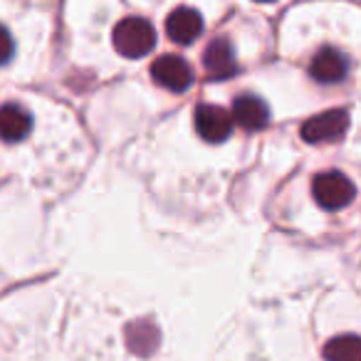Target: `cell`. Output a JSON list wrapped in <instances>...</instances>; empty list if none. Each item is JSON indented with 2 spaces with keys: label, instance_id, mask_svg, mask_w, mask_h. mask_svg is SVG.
I'll use <instances>...</instances> for the list:
<instances>
[{
  "label": "cell",
  "instance_id": "1",
  "mask_svg": "<svg viewBox=\"0 0 361 361\" xmlns=\"http://www.w3.org/2000/svg\"><path fill=\"white\" fill-rule=\"evenodd\" d=\"M111 42L119 55L129 57V60H139L146 57L156 47V30L146 18L129 16L111 30Z\"/></svg>",
  "mask_w": 361,
  "mask_h": 361
},
{
  "label": "cell",
  "instance_id": "2",
  "mask_svg": "<svg viewBox=\"0 0 361 361\" xmlns=\"http://www.w3.org/2000/svg\"><path fill=\"white\" fill-rule=\"evenodd\" d=\"M312 196H314L317 206L324 211H341L354 201L356 186L339 171H324V173H317L312 180Z\"/></svg>",
  "mask_w": 361,
  "mask_h": 361
},
{
  "label": "cell",
  "instance_id": "3",
  "mask_svg": "<svg viewBox=\"0 0 361 361\" xmlns=\"http://www.w3.org/2000/svg\"><path fill=\"white\" fill-rule=\"evenodd\" d=\"M349 129V114L344 109H329L302 124L300 134L307 144H334Z\"/></svg>",
  "mask_w": 361,
  "mask_h": 361
},
{
  "label": "cell",
  "instance_id": "4",
  "mask_svg": "<svg viewBox=\"0 0 361 361\" xmlns=\"http://www.w3.org/2000/svg\"><path fill=\"white\" fill-rule=\"evenodd\" d=\"M151 80L169 92H186L193 85V70L183 57L178 55H161L151 62Z\"/></svg>",
  "mask_w": 361,
  "mask_h": 361
},
{
  "label": "cell",
  "instance_id": "5",
  "mask_svg": "<svg viewBox=\"0 0 361 361\" xmlns=\"http://www.w3.org/2000/svg\"><path fill=\"white\" fill-rule=\"evenodd\" d=\"M233 116L218 104H201L193 111V126L206 144H223L233 131Z\"/></svg>",
  "mask_w": 361,
  "mask_h": 361
},
{
  "label": "cell",
  "instance_id": "6",
  "mask_svg": "<svg viewBox=\"0 0 361 361\" xmlns=\"http://www.w3.org/2000/svg\"><path fill=\"white\" fill-rule=\"evenodd\" d=\"M349 75V60L336 47H322L310 62V77L319 85H339Z\"/></svg>",
  "mask_w": 361,
  "mask_h": 361
},
{
  "label": "cell",
  "instance_id": "7",
  "mask_svg": "<svg viewBox=\"0 0 361 361\" xmlns=\"http://www.w3.org/2000/svg\"><path fill=\"white\" fill-rule=\"evenodd\" d=\"M203 32V18L201 13L191 11V8H176L169 18H166V35L176 45H191L198 40Z\"/></svg>",
  "mask_w": 361,
  "mask_h": 361
},
{
  "label": "cell",
  "instance_id": "8",
  "mask_svg": "<svg viewBox=\"0 0 361 361\" xmlns=\"http://www.w3.org/2000/svg\"><path fill=\"white\" fill-rule=\"evenodd\" d=\"M32 131V114L23 104H0V141L18 144Z\"/></svg>",
  "mask_w": 361,
  "mask_h": 361
},
{
  "label": "cell",
  "instance_id": "9",
  "mask_svg": "<svg viewBox=\"0 0 361 361\" xmlns=\"http://www.w3.org/2000/svg\"><path fill=\"white\" fill-rule=\"evenodd\" d=\"M203 67H206L208 77L216 82L231 80L238 72L235 52H233L231 42L228 40H213L211 45L203 52Z\"/></svg>",
  "mask_w": 361,
  "mask_h": 361
},
{
  "label": "cell",
  "instance_id": "10",
  "mask_svg": "<svg viewBox=\"0 0 361 361\" xmlns=\"http://www.w3.org/2000/svg\"><path fill=\"white\" fill-rule=\"evenodd\" d=\"M231 116L238 126H243V129L257 131V129H262V126H267V121H270V109H267V104L260 99V97L240 94V97H235V102H233Z\"/></svg>",
  "mask_w": 361,
  "mask_h": 361
},
{
  "label": "cell",
  "instance_id": "11",
  "mask_svg": "<svg viewBox=\"0 0 361 361\" xmlns=\"http://www.w3.org/2000/svg\"><path fill=\"white\" fill-rule=\"evenodd\" d=\"M324 361H361V336L359 334H341L334 336L322 349Z\"/></svg>",
  "mask_w": 361,
  "mask_h": 361
},
{
  "label": "cell",
  "instance_id": "12",
  "mask_svg": "<svg viewBox=\"0 0 361 361\" xmlns=\"http://www.w3.org/2000/svg\"><path fill=\"white\" fill-rule=\"evenodd\" d=\"M126 344L139 356H149L159 346V329L151 322H134L126 326Z\"/></svg>",
  "mask_w": 361,
  "mask_h": 361
},
{
  "label": "cell",
  "instance_id": "13",
  "mask_svg": "<svg viewBox=\"0 0 361 361\" xmlns=\"http://www.w3.org/2000/svg\"><path fill=\"white\" fill-rule=\"evenodd\" d=\"M16 55V42H13V35L0 25V65H8Z\"/></svg>",
  "mask_w": 361,
  "mask_h": 361
}]
</instances>
